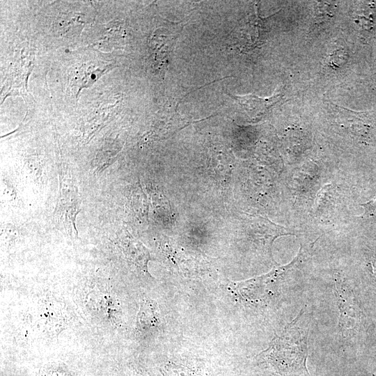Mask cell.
Wrapping results in <instances>:
<instances>
[{"label":"cell","instance_id":"1","mask_svg":"<svg viewBox=\"0 0 376 376\" xmlns=\"http://www.w3.org/2000/svg\"><path fill=\"white\" fill-rule=\"evenodd\" d=\"M303 310L277 336L262 357L279 374L306 373L308 328L301 323Z\"/></svg>","mask_w":376,"mask_h":376},{"label":"cell","instance_id":"2","mask_svg":"<svg viewBox=\"0 0 376 376\" xmlns=\"http://www.w3.org/2000/svg\"><path fill=\"white\" fill-rule=\"evenodd\" d=\"M59 195L54 212L59 229L68 235L77 233L76 217L79 212L78 191L70 174L65 170L59 174Z\"/></svg>","mask_w":376,"mask_h":376},{"label":"cell","instance_id":"3","mask_svg":"<svg viewBox=\"0 0 376 376\" xmlns=\"http://www.w3.org/2000/svg\"><path fill=\"white\" fill-rule=\"evenodd\" d=\"M169 376H193L192 372L184 366L170 365L168 368Z\"/></svg>","mask_w":376,"mask_h":376},{"label":"cell","instance_id":"4","mask_svg":"<svg viewBox=\"0 0 376 376\" xmlns=\"http://www.w3.org/2000/svg\"><path fill=\"white\" fill-rule=\"evenodd\" d=\"M362 206H363L365 208L366 214H368V213H372L376 211V195L375 196L373 200H371L370 201L368 202L366 204H363Z\"/></svg>","mask_w":376,"mask_h":376},{"label":"cell","instance_id":"5","mask_svg":"<svg viewBox=\"0 0 376 376\" xmlns=\"http://www.w3.org/2000/svg\"><path fill=\"white\" fill-rule=\"evenodd\" d=\"M372 265H373V272H374L375 275L376 276V259H375L372 262Z\"/></svg>","mask_w":376,"mask_h":376},{"label":"cell","instance_id":"6","mask_svg":"<svg viewBox=\"0 0 376 376\" xmlns=\"http://www.w3.org/2000/svg\"><path fill=\"white\" fill-rule=\"evenodd\" d=\"M373 376H375V375H373Z\"/></svg>","mask_w":376,"mask_h":376}]
</instances>
